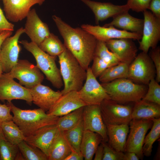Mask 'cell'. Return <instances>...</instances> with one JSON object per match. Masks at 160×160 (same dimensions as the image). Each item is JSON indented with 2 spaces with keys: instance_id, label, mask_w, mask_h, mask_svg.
Instances as JSON below:
<instances>
[{
  "instance_id": "277c9868",
  "label": "cell",
  "mask_w": 160,
  "mask_h": 160,
  "mask_svg": "<svg viewBox=\"0 0 160 160\" xmlns=\"http://www.w3.org/2000/svg\"><path fill=\"white\" fill-rule=\"evenodd\" d=\"M101 84L111 99L121 104L141 100L148 88L146 85L135 83L127 78L117 79Z\"/></svg>"
},
{
  "instance_id": "5bb4252c",
  "label": "cell",
  "mask_w": 160,
  "mask_h": 160,
  "mask_svg": "<svg viewBox=\"0 0 160 160\" xmlns=\"http://www.w3.org/2000/svg\"><path fill=\"white\" fill-rule=\"evenodd\" d=\"M82 120L84 130L97 133L101 137L103 141L105 142L108 141L106 127L102 117L100 105L85 106Z\"/></svg>"
},
{
  "instance_id": "7a4b0ae2",
  "label": "cell",
  "mask_w": 160,
  "mask_h": 160,
  "mask_svg": "<svg viewBox=\"0 0 160 160\" xmlns=\"http://www.w3.org/2000/svg\"><path fill=\"white\" fill-rule=\"evenodd\" d=\"M13 114L12 120L19 127L25 137L33 135L45 126L56 124L59 117L47 113L40 108L23 110L8 102Z\"/></svg>"
},
{
  "instance_id": "c3c4849f",
  "label": "cell",
  "mask_w": 160,
  "mask_h": 160,
  "mask_svg": "<svg viewBox=\"0 0 160 160\" xmlns=\"http://www.w3.org/2000/svg\"><path fill=\"white\" fill-rule=\"evenodd\" d=\"M12 32L11 31H4L0 33V52L1 45L4 40L8 37L11 36Z\"/></svg>"
},
{
  "instance_id": "603a6c76",
  "label": "cell",
  "mask_w": 160,
  "mask_h": 160,
  "mask_svg": "<svg viewBox=\"0 0 160 160\" xmlns=\"http://www.w3.org/2000/svg\"><path fill=\"white\" fill-rule=\"evenodd\" d=\"M105 125L109 145L116 151L125 152L127 136L129 130L128 124Z\"/></svg>"
},
{
  "instance_id": "d6a6232c",
  "label": "cell",
  "mask_w": 160,
  "mask_h": 160,
  "mask_svg": "<svg viewBox=\"0 0 160 160\" xmlns=\"http://www.w3.org/2000/svg\"><path fill=\"white\" fill-rule=\"evenodd\" d=\"M153 124L150 132L145 137L143 147L144 156L149 157L151 155L153 145L160 136V118L152 119Z\"/></svg>"
},
{
  "instance_id": "5b68a950",
  "label": "cell",
  "mask_w": 160,
  "mask_h": 160,
  "mask_svg": "<svg viewBox=\"0 0 160 160\" xmlns=\"http://www.w3.org/2000/svg\"><path fill=\"white\" fill-rule=\"evenodd\" d=\"M35 58L36 66L55 87L60 89L63 84L60 70L55 63L56 57L50 55L42 50L34 43L26 40L19 41Z\"/></svg>"
},
{
  "instance_id": "484cf974",
  "label": "cell",
  "mask_w": 160,
  "mask_h": 160,
  "mask_svg": "<svg viewBox=\"0 0 160 160\" xmlns=\"http://www.w3.org/2000/svg\"><path fill=\"white\" fill-rule=\"evenodd\" d=\"M103 139L98 133L88 130H84L80 150L85 160H92L97 149Z\"/></svg>"
},
{
  "instance_id": "f1b7e54d",
  "label": "cell",
  "mask_w": 160,
  "mask_h": 160,
  "mask_svg": "<svg viewBox=\"0 0 160 160\" xmlns=\"http://www.w3.org/2000/svg\"><path fill=\"white\" fill-rule=\"evenodd\" d=\"M84 106L59 117L56 124L59 130L63 132L76 126L82 118Z\"/></svg>"
},
{
  "instance_id": "7bdbcfd3",
  "label": "cell",
  "mask_w": 160,
  "mask_h": 160,
  "mask_svg": "<svg viewBox=\"0 0 160 160\" xmlns=\"http://www.w3.org/2000/svg\"><path fill=\"white\" fill-rule=\"evenodd\" d=\"M14 26L13 24L9 22L7 20L0 7V30L2 31H13Z\"/></svg>"
},
{
  "instance_id": "4fadbf2b",
  "label": "cell",
  "mask_w": 160,
  "mask_h": 160,
  "mask_svg": "<svg viewBox=\"0 0 160 160\" xmlns=\"http://www.w3.org/2000/svg\"><path fill=\"white\" fill-rule=\"evenodd\" d=\"M19 99L25 101L30 105L33 102L32 97L28 88L15 81L13 79L3 73L0 76V100Z\"/></svg>"
},
{
  "instance_id": "f6af8a7d",
  "label": "cell",
  "mask_w": 160,
  "mask_h": 160,
  "mask_svg": "<svg viewBox=\"0 0 160 160\" xmlns=\"http://www.w3.org/2000/svg\"><path fill=\"white\" fill-rule=\"evenodd\" d=\"M84 157L81 153L72 151L65 160H83Z\"/></svg>"
},
{
  "instance_id": "8fae6325",
  "label": "cell",
  "mask_w": 160,
  "mask_h": 160,
  "mask_svg": "<svg viewBox=\"0 0 160 160\" xmlns=\"http://www.w3.org/2000/svg\"><path fill=\"white\" fill-rule=\"evenodd\" d=\"M86 71L85 83L78 91L82 100L87 105H100L104 100L111 99L92 73L90 67L86 70Z\"/></svg>"
},
{
  "instance_id": "f546056e",
  "label": "cell",
  "mask_w": 160,
  "mask_h": 160,
  "mask_svg": "<svg viewBox=\"0 0 160 160\" xmlns=\"http://www.w3.org/2000/svg\"><path fill=\"white\" fill-rule=\"evenodd\" d=\"M84 131L82 118L74 127L62 132L72 150L80 153H81L80 150V145Z\"/></svg>"
},
{
  "instance_id": "6da1fadb",
  "label": "cell",
  "mask_w": 160,
  "mask_h": 160,
  "mask_svg": "<svg viewBox=\"0 0 160 160\" xmlns=\"http://www.w3.org/2000/svg\"><path fill=\"white\" fill-rule=\"evenodd\" d=\"M52 18L66 48L86 70L92 60L97 39L81 28H73L56 15Z\"/></svg>"
},
{
  "instance_id": "8d00e7d4",
  "label": "cell",
  "mask_w": 160,
  "mask_h": 160,
  "mask_svg": "<svg viewBox=\"0 0 160 160\" xmlns=\"http://www.w3.org/2000/svg\"><path fill=\"white\" fill-rule=\"evenodd\" d=\"M148 85L147 92L142 100L160 105V85L155 79Z\"/></svg>"
},
{
  "instance_id": "d4e9b609",
  "label": "cell",
  "mask_w": 160,
  "mask_h": 160,
  "mask_svg": "<svg viewBox=\"0 0 160 160\" xmlns=\"http://www.w3.org/2000/svg\"><path fill=\"white\" fill-rule=\"evenodd\" d=\"M132 109V119L152 120L160 117V105L141 100L135 103Z\"/></svg>"
},
{
  "instance_id": "ab89813d",
  "label": "cell",
  "mask_w": 160,
  "mask_h": 160,
  "mask_svg": "<svg viewBox=\"0 0 160 160\" xmlns=\"http://www.w3.org/2000/svg\"><path fill=\"white\" fill-rule=\"evenodd\" d=\"M149 55L151 59L156 70V80L159 83L160 82V48L157 47L152 49Z\"/></svg>"
},
{
  "instance_id": "4316f807",
  "label": "cell",
  "mask_w": 160,
  "mask_h": 160,
  "mask_svg": "<svg viewBox=\"0 0 160 160\" xmlns=\"http://www.w3.org/2000/svg\"><path fill=\"white\" fill-rule=\"evenodd\" d=\"M72 151L63 132L59 131L51 147L48 160H65Z\"/></svg>"
},
{
  "instance_id": "9c48e42d",
  "label": "cell",
  "mask_w": 160,
  "mask_h": 160,
  "mask_svg": "<svg viewBox=\"0 0 160 160\" xmlns=\"http://www.w3.org/2000/svg\"><path fill=\"white\" fill-rule=\"evenodd\" d=\"M130 132L127 140L126 152L135 153L140 159H143V147L145 135L153 124L152 120L132 119L129 123Z\"/></svg>"
},
{
  "instance_id": "816d5d0a",
  "label": "cell",
  "mask_w": 160,
  "mask_h": 160,
  "mask_svg": "<svg viewBox=\"0 0 160 160\" xmlns=\"http://www.w3.org/2000/svg\"><path fill=\"white\" fill-rule=\"evenodd\" d=\"M3 31H1L0 30V33H1L2 32H3Z\"/></svg>"
},
{
  "instance_id": "7dc6e473",
  "label": "cell",
  "mask_w": 160,
  "mask_h": 160,
  "mask_svg": "<svg viewBox=\"0 0 160 160\" xmlns=\"http://www.w3.org/2000/svg\"><path fill=\"white\" fill-rule=\"evenodd\" d=\"M139 157L133 152H126L124 154L123 160H139Z\"/></svg>"
},
{
  "instance_id": "ee69618b",
  "label": "cell",
  "mask_w": 160,
  "mask_h": 160,
  "mask_svg": "<svg viewBox=\"0 0 160 160\" xmlns=\"http://www.w3.org/2000/svg\"><path fill=\"white\" fill-rule=\"evenodd\" d=\"M148 9L154 16L160 19V0H151Z\"/></svg>"
},
{
  "instance_id": "f907efd6",
  "label": "cell",
  "mask_w": 160,
  "mask_h": 160,
  "mask_svg": "<svg viewBox=\"0 0 160 160\" xmlns=\"http://www.w3.org/2000/svg\"><path fill=\"white\" fill-rule=\"evenodd\" d=\"M3 73L1 63L0 62V76Z\"/></svg>"
},
{
  "instance_id": "30bf717a",
  "label": "cell",
  "mask_w": 160,
  "mask_h": 160,
  "mask_svg": "<svg viewBox=\"0 0 160 160\" xmlns=\"http://www.w3.org/2000/svg\"><path fill=\"white\" fill-rule=\"evenodd\" d=\"M143 12V25L139 49L147 53L150 48L153 49L157 47L160 40V19L147 10Z\"/></svg>"
},
{
  "instance_id": "60d3db41",
  "label": "cell",
  "mask_w": 160,
  "mask_h": 160,
  "mask_svg": "<svg viewBox=\"0 0 160 160\" xmlns=\"http://www.w3.org/2000/svg\"><path fill=\"white\" fill-rule=\"evenodd\" d=\"M151 0H128L126 4L129 9L137 12H143L148 9Z\"/></svg>"
},
{
  "instance_id": "9a60e30c",
  "label": "cell",
  "mask_w": 160,
  "mask_h": 160,
  "mask_svg": "<svg viewBox=\"0 0 160 160\" xmlns=\"http://www.w3.org/2000/svg\"><path fill=\"white\" fill-rule=\"evenodd\" d=\"M81 28L97 40L105 42L111 39L123 38L139 40L142 36L140 34L119 30L113 26L104 27L85 24L81 25Z\"/></svg>"
},
{
  "instance_id": "f35d334b",
  "label": "cell",
  "mask_w": 160,
  "mask_h": 160,
  "mask_svg": "<svg viewBox=\"0 0 160 160\" xmlns=\"http://www.w3.org/2000/svg\"><path fill=\"white\" fill-rule=\"evenodd\" d=\"M93 63L90 67L91 71L94 75L97 78L107 68L111 65L103 59L96 56H94Z\"/></svg>"
},
{
  "instance_id": "83f0119b",
  "label": "cell",
  "mask_w": 160,
  "mask_h": 160,
  "mask_svg": "<svg viewBox=\"0 0 160 160\" xmlns=\"http://www.w3.org/2000/svg\"><path fill=\"white\" fill-rule=\"evenodd\" d=\"M129 64L123 62L106 69L99 76L102 83L109 82L121 78H127Z\"/></svg>"
},
{
  "instance_id": "3957f363",
  "label": "cell",
  "mask_w": 160,
  "mask_h": 160,
  "mask_svg": "<svg viewBox=\"0 0 160 160\" xmlns=\"http://www.w3.org/2000/svg\"><path fill=\"white\" fill-rule=\"evenodd\" d=\"M58 56L64 85V88L61 91L62 95L72 91H78L86 79V70L66 48Z\"/></svg>"
},
{
  "instance_id": "d590c367",
  "label": "cell",
  "mask_w": 160,
  "mask_h": 160,
  "mask_svg": "<svg viewBox=\"0 0 160 160\" xmlns=\"http://www.w3.org/2000/svg\"><path fill=\"white\" fill-rule=\"evenodd\" d=\"M94 56L103 59L111 66L121 62L119 59L107 47L105 42L97 40Z\"/></svg>"
},
{
  "instance_id": "7c38bea8",
  "label": "cell",
  "mask_w": 160,
  "mask_h": 160,
  "mask_svg": "<svg viewBox=\"0 0 160 160\" xmlns=\"http://www.w3.org/2000/svg\"><path fill=\"white\" fill-rule=\"evenodd\" d=\"M24 33V28L17 29L15 34L7 38L3 42L0 52V62L3 72H9L17 63L21 48L18 44L19 39Z\"/></svg>"
},
{
  "instance_id": "ffe728a7",
  "label": "cell",
  "mask_w": 160,
  "mask_h": 160,
  "mask_svg": "<svg viewBox=\"0 0 160 160\" xmlns=\"http://www.w3.org/2000/svg\"><path fill=\"white\" fill-rule=\"evenodd\" d=\"M88 6L93 12L96 24L99 22L113 18L130 9L127 4L119 5L111 3L100 2L90 0H80Z\"/></svg>"
},
{
  "instance_id": "7402d4cb",
  "label": "cell",
  "mask_w": 160,
  "mask_h": 160,
  "mask_svg": "<svg viewBox=\"0 0 160 160\" xmlns=\"http://www.w3.org/2000/svg\"><path fill=\"white\" fill-rule=\"evenodd\" d=\"M86 105L79 97L78 91H72L62 95L46 113L60 117Z\"/></svg>"
},
{
  "instance_id": "e575fe53",
  "label": "cell",
  "mask_w": 160,
  "mask_h": 160,
  "mask_svg": "<svg viewBox=\"0 0 160 160\" xmlns=\"http://www.w3.org/2000/svg\"><path fill=\"white\" fill-rule=\"evenodd\" d=\"M17 146L24 160H48L47 156L41 150L29 145L24 140L21 141Z\"/></svg>"
},
{
  "instance_id": "cb8c5ba5",
  "label": "cell",
  "mask_w": 160,
  "mask_h": 160,
  "mask_svg": "<svg viewBox=\"0 0 160 160\" xmlns=\"http://www.w3.org/2000/svg\"><path fill=\"white\" fill-rule=\"evenodd\" d=\"M143 23V19L134 17L127 12L113 17L111 22L105 24L103 26H113L142 35Z\"/></svg>"
},
{
  "instance_id": "4dcf8cb0",
  "label": "cell",
  "mask_w": 160,
  "mask_h": 160,
  "mask_svg": "<svg viewBox=\"0 0 160 160\" xmlns=\"http://www.w3.org/2000/svg\"><path fill=\"white\" fill-rule=\"evenodd\" d=\"M39 47L49 55L55 57L59 56L66 49L58 37L51 33Z\"/></svg>"
},
{
  "instance_id": "8992f818",
  "label": "cell",
  "mask_w": 160,
  "mask_h": 160,
  "mask_svg": "<svg viewBox=\"0 0 160 160\" xmlns=\"http://www.w3.org/2000/svg\"><path fill=\"white\" fill-rule=\"evenodd\" d=\"M156 76L155 66L147 53H139L129 65L127 79L135 83L148 85Z\"/></svg>"
},
{
  "instance_id": "836d02e7",
  "label": "cell",
  "mask_w": 160,
  "mask_h": 160,
  "mask_svg": "<svg viewBox=\"0 0 160 160\" xmlns=\"http://www.w3.org/2000/svg\"><path fill=\"white\" fill-rule=\"evenodd\" d=\"M24 160L17 145H14L6 138L0 140V160Z\"/></svg>"
},
{
  "instance_id": "681fc988",
  "label": "cell",
  "mask_w": 160,
  "mask_h": 160,
  "mask_svg": "<svg viewBox=\"0 0 160 160\" xmlns=\"http://www.w3.org/2000/svg\"><path fill=\"white\" fill-rule=\"evenodd\" d=\"M4 138H5V137H4L3 132L1 127H0V140L1 139Z\"/></svg>"
},
{
  "instance_id": "b9f144b4",
  "label": "cell",
  "mask_w": 160,
  "mask_h": 160,
  "mask_svg": "<svg viewBox=\"0 0 160 160\" xmlns=\"http://www.w3.org/2000/svg\"><path fill=\"white\" fill-rule=\"evenodd\" d=\"M11 112V107L9 104H0V123L12 120L13 116Z\"/></svg>"
},
{
  "instance_id": "ac0fdd59",
  "label": "cell",
  "mask_w": 160,
  "mask_h": 160,
  "mask_svg": "<svg viewBox=\"0 0 160 160\" xmlns=\"http://www.w3.org/2000/svg\"><path fill=\"white\" fill-rule=\"evenodd\" d=\"M26 18L24 33L39 46L50 34L49 27L41 20L35 9H31Z\"/></svg>"
},
{
  "instance_id": "bcb514c9",
  "label": "cell",
  "mask_w": 160,
  "mask_h": 160,
  "mask_svg": "<svg viewBox=\"0 0 160 160\" xmlns=\"http://www.w3.org/2000/svg\"><path fill=\"white\" fill-rule=\"evenodd\" d=\"M95 154L94 160H102L103 155V146L101 143L98 146Z\"/></svg>"
},
{
  "instance_id": "e0dca14e",
  "label": "cell",
  "mask_w": 160,
  "mask_h": 160,
  "mask_svg": "<svg viewBox=\"0 0 160 160\" xmlns=\"http://www.w3.org/2000/svg\"><path fill=\"white\" fill-rule=\"evenodd\" d=\"M6 18L13 22L21 21L27 17L33 5H42L45 0H2Z\"/></svg>"
},
{
  "instance_id": "ba28073f",
  "label": "cell",
  "mask_w": 160,
  "mask_h": 160,
  "mask_svg": "<svg viewBox=\"0 0 160 160\" xmlns=\"http://www.w3.org/2000/svg\"><path fill=\"white\" fill-rule=\"evenodd\" d=\"M105 124L112 125L129 124L132 120V107L119 103L112 99H105L100 105Z\"/></svg>"
},
{
  "instance_id": "1f68e13d",
  "label": "cell",
  "mask_w": 160,
  "mask_h": 160,
  "mask_svg": "<svg viewBox=\"0 0 160 160\" xmlns=\"http://www.w3.org/2000/svg\"><path fill=\"white\" fill-rule=\"evenodd\" d=\"M0 127L6 139L11 143L17 145L25 140L23 132L13 120L0 123Z\"/></svg>"
},
{
  "instance_id": "2e32d148",
  "label": "cell",
  "mask_w": 160,
  "mask_h": 160,
  "mask_svg": "<svg viewBox=\"0 0 160 160\" xmlns=\"http://www.w3.org/2000/svg\"><path fill=\"white\" fill-rule=\"evenodd\" d=\"M59 131L56 124L47 126L31 136L25 137L24 141L40 149L48 158L51 147Z\"/></svg>"
},
{
  "instance_id": "52a82bcc",
  "label": "cell",
  "mask_w": 160,
  "mask_h": 160,
  "mask_svg": "<svg viewBox=\"0 0 160 160\" xmlns=\"http://www.w3.org/2000/svg\"><path fill=\"white\" fill-rule=\"evenodd\" d=\"M3 73L7 77L17 79L20 84L28 88L41 84L44 78L37 66L26 60H18L10 71Z\"/></svg>"
},
{
  "instance_id": "d6986e66",
  "label": "cell",
  "mask_w": 160,
  "mask_h": 160,
  "mask_svg": "<svg viewBox=\"0 0 160 160\" xmlns=\"http://www.w3.org/2000/svg\"><path fill=\"white\" fill-rule=\"evenodd\" d=\"M28 89L32 102L45 112L49 111L62 95L61 91H55L41 83Z\"/></svg>"
},
{
  "instance_id": "44dd1931",
  "label": "cell",
  "mask_w": 160,
  "mask_h": 160,
  "mask_svg": "<svg viewBox=\"0 0 160 160\" xmlns=\"http://www.w3.org/2000/svg\"><path fill=\"white\" fill-rule=\"evenodd\" d=\"M105 43L108 49L117 56L121 62L130 64L137 55L138 49L132 39H112Z\"/></svg>"
},
{
  "instance_id": "74e56055",
  "label": "cell",
  "mask_w": 160,
  "mask_h": 160,
  "mask_svg": "<svg viewBox=\"0 0 160 160\" xmlns=\"http://www.w3.org/2000/svg\"><path fill=\"white\" fill-rule=\"evenodd\" d=\"M103 146L102 160H123L124 153L117 151L111 147L105 142L102 141Z\"/></svg>"
}]
</instances>
